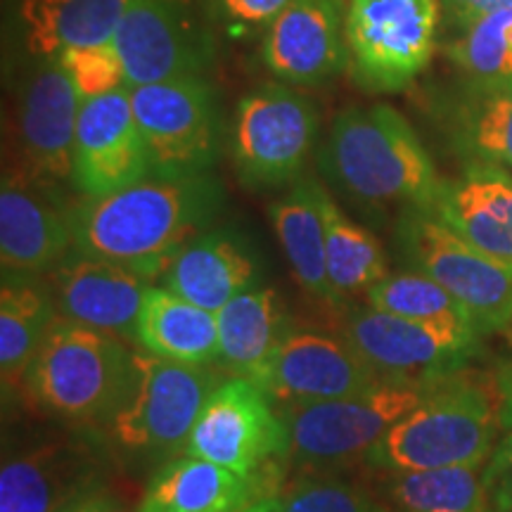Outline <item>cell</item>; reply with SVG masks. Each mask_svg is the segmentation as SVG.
Returning a JSON list of instances; mask_svg holds the SVG:
<instances>
[{"label": "cell", "mask_w": 512, "mask_h": 512, "mask_svg": "<svg viewBox=\"0 0 512 512\" xmlns=\"http://www.w3.org/2000/svg\"><path fill=\"white\" fill-rule=\"evenodd\" d=\"M221 204L223 188L211 174L147 176L110 195L86 197L69 214L72 249L155 280L204 233Z\"/></svg>", "instance_id": "obj_1"}, {"label": "cell", "mask_w": 512, "mask_h": 512, "mask_svg": "<svg viewBox=\"0 0 512 512\" xmlns=\"http://www.w3.org/2000/svg\"><path fill=\"white\" fill-rule=\"evenodd\" d=\"M318 162L337 190L370 209L403 204L430 211L441 183L418 133L389 105L339 112Z\"/></svg>", "instance_id": "obj_2"}, {"label": "cell", "mask_w": 512, "mask_h": 512, "mask_svg": "<svg viewBox=\"0 0 512 512\" xmlns=\"http://www.w3.org/2000/svg\"><path fill=\"white\" fill-rule=\"evenodd\" d=\"M501 425V401L482 382L444 377L384 434L368 463L384 472L484 465Z\"/></svg>", "instance_id": "obj_3"}, {"label": "cell", "mask_w": 512, "mask_h": 512, "mask_svg": "<svg viewBox=\"0 0 512 512\" xmlns=\"http://www.w3.org/2000/svg\"><path fill=\"white\" fill-rule=\"evenodd\" d=\"M131 356L119 337L57 316L29 368L31 392L69 420L114 415L131 384Z\"/></svg>", "instance_id": "obj_4"}, {"label": "cell", "mask_w": 512, "mask_h": 512, "mask_svg": "<svg viewBox=\"0 0 512 512\" xmlns=\"http://www.w3.org/2000/svg\"><path fill=\"white\" fill-rule=\"evenodd\" d=\"M396 240L408 264L463 306L479 335H512V268L458 238L425 209H403Z\"/></svg>", "instance_id": "obj_5"}, {"label": "cell", "mask_w": 512, "mask_h": 512, "mask_svg": "<svg viewBox=\"0 0 512 512\" xmlns=\"http://www.w3.org/2000/svg\"><path fill=\"white\" fill-rule=\"evenodd\" d=\"M430 389L432 384L377 382L344 399L290 406L285 411L287 456L313 465L368 456L396 422L420 406Z\"/></svg>", "instance_id": "obj_6"}, {"label": "cell", "mask_w": 512, "mask_h": 512, "mask_svg": "<svg viewBox=\"0 0 512 512\" xmlns=\"http://www.w3.org/2000/svg\"><path fill=\"white\" fill-rule=\"evenodd\" d=\"M128 98L150 157V176L211 174L219 159L221 119L214 88L202 74L128 88Z\"/></svg>", "instance_id": "obj_7"}, {"label": "cell", "mask_w": 512, "mask_h": 512, "mask_svg": "<svg viewBox=\"0 0 512 512\" xmlns=\"http://www.w3.org/2000/svg\"><path fill=\"white\" fill-rule=\"evenodd\" d=\"M316 102L285 83H264L242 95L235 110V169L252 188H278L302 178L318 140Z\"/></svg>", "instance_id": "obj_8"}, {"label": "cell", "mask_w": 512, "mask_h": 512, "mask_svg": "<svg viewBox=\"0 0 512 512\" xmlns=\"http://www.w3.org/2000/svg\"><path fill=\"white\" fill-rule=\"evenodd\" d=\"M439 0H349L347 41L354 76L370 91H401L437 48Z\"/></svg>", "instance_id": "obj_9"}, {"label": "cell", "mask_w": 512, "mask_h": 512, "mask_svg": "<svg viewBox=\"0 0 512 512\" xmlns=\"http://www.w3.org/2000/svg\"><path fill=\"white\" fill-rule=\"evenodd\" d=\"M479 332L472 328L422 323L373 306L351 311L344 339L366 358L382 382L434 384L479 354Z\"/></svg>", "instance_id": "obj_10"}, {"label": "cell", "mask_w": 512, "mask_h": 512, "mask_svg": "<svg viewBox=\"0 0 512 512\" xmlns=\"http://www.w3.org/2000/svg\"><path fill=\"white\" fill-rule=\"evenodd\" d=\"M131 384L112 415L114 437L136 451H166L188 444L204 403L216 389L207 366L166 361L152 354L131 356Z\"/></svg>", "instance_id": "obj_11"}, {"label": "cell", "mask_w": 512, "mask_h": 512, "mask_svg": "<svg viewBox=\"0 0 512 512\" xmlns=\"http://www.w3.org/2000/svg\"><path fill=\"white\" fill-rule=\"evenodd\" d=\"M271 396L245 377L216 384L192 427L185 456L209 460L252 479L273 456L287 453V425Z\"/></svg>", "instance_id": "obj_12"}, {"label": "cell", "mask_w": 512, "mask_h": 512, "mask_svg": "<svg viewBox=\"0 0 512 512\" xmlns=\"http://www.w3.org/2000/svg\"><path fill=\"white\" fill-rule=\"evenodd\" d=\"M112 43L126 88L200 76L214 53L183 0H128Z\"/></svg>", "instance_id": "obj_13"}, {"label": "cell", "mask_w": 512, "mask_h": 512, "mask_svg": "<svg viewBox=\"0 0 512 512\" xmlns=\"http://www.w3.org/2000/svg\"><path fill=\"white\" fill-rule=\"evenodd\" d=\"M261 62L275 79L318 86L351 62L344 0H292L266 27Z\"/></svg>", "instance_id": "obj_14"}, {"label": "cell", "mask_w": 512, "mask_h": 512, "mask_svg": "<svg viewBox=\"0 0 512 512\" xmlns=\"http://www.w3.org/2000/svg\"><path fill=\"white\" fill-rule=\"evenodd\" d=\"M150 176V157L128 88L86 100L74 140L72 181L86 197L124 190Z\"/></svg>", "instance_id": "obj_15"}, {"label": "cell", "mask_w": 512, "mask_h": 512, "mask_svg": "<svg viewBox=\"0 0 512 512\" xmlns=\"http://www.w3.org/2000/svg\"><path fill=\"white\" fill-rule=\"evenodd\" d=\"M382 382L349 339L290 330L275 351L261 389L287 408L358 394Z\"/></svg>", "instance_id": "obj_16"}, {"label": "cell", "mask_w": 512, "mask_h": 512, "mask_svg": "<svg viewBox=\"0 0 512 512\" xmlns=\"http://www.w3.org/2000/svg\"><path fill=\"white\" fill-rule=\"evenodd\" d=\"M100 460L83 441H43L0 470V512H67L95 489Z\"/></svg>", "instance_id": "obj_17"}, {"label": "cell", "mask_w": 512, "mask_h": 512, "mask_svg": "<svg viewBox=\"0 0 512 512\" xmlns=\"http://www.w3.org/2000/svg\"><path fill=\"white\" fill-rule=\"evenodd\" d=\"M152 280L114 261L72 249L55 268L53 290L60 316L119 339H136L143 299Z\"/></svg>", "instance_id": "obj_18"}, {"label": "cell", "mask_w": 512, "mask_h": 512, "mask_svg": "<svg viewBox=\"0 0 512 512\" xmlns=\"http://www.w3.org/2000/svg\"><path fill=\"white\" fill-rule=\"evenodd\" d=\"M430 214L458 238L512 268V171L467 162L439 183Z\"/></svg>", "instance_id": "obj_19"}, {"label": "cell", "mask_w": 512, "mask_h": 512, "mask_svg": "<svg viewBox=\"0 0 512 512\" xmlns=\"http://www.w3.org/2000/svg\"><path fill=\"white\" fill-rule=\"evenodd\" d=\"M72 249L69 216L36 195L15 174L0 188V264L3 278H38Z\"/></svg>", "instance_id": "obj_20"}, {"label": "cell", "mask_w": 512, "mask_h": 512, "mask_svg": "<svg viewBox=\"0 0 512 512\" xmlns=\"http://www.w3.org/2000/svg\"><path fill=\"white\" fill-rule=\"evenodd\" d=\"M81 105V95L57 57L43 62L22 105L24 152L36 174L55 181L72 178Z\"/></svg>", "instance_id": "obj_21"}, {"label": "cell", "mask_w": 512, "mask_h": 512, "mask_svg": "<svg viewBox=\"0 0 512 512\" xmlns=\"http://www.w3.org/2000/svg\"><path fill=\"white\" fill-rule=\"evenodd\" d=\"M259 261L235 230H204L185 245L164 273V287L204 311L219 313L254 287Z\"/></svg>", "instance_id": "obj_22"}, {"label": "cell", "mask_w": 512, "mask_h": 512, "mask_svg": "<svg viewBox=\"0 0 512 512\" xmlns=\"http://www.w3.org/2000/svg\"><path fill=\"white\" fill-rule=\"evenodd\" d=\"M219 358L233 377L261 387L275 351L290 332V320L273 287H249L216 313Z\"/></svg>", "instance_id": "obj_23"}, {"label": "cell", "mask_w": 512, "mask_h": 512, "mask_svg": "<svg viewBox=\"0 0 512 512\" xmlns=\"http://www.w3.org/2000/svg\"><path fill=\"white\" fill-rule=\"evenodd\" d=\"M320 190H323V185L313 181L311 176L299 178L283 197H278L268 207V216H271L280 249H283L299 287L320 302L339 306L342 299L332 290L328 278Z\"/></svg>", "instance_id": "obj_24"}, {"label": "cell", "mask_w": 512, "mask_h": 512, "mask_svg": "<svg viewBox=\"0 0 512 512\" xmlns=\"http://www.w3.org/2000/svg\"><path fill=\"white\" fill-rule=\"evenodd\" d=\"M136 342L166 361L209 366L219 358L216 313L204 311L166 287L152 285L143 299Z\"/></svg>", "instance_id": "obj_25"}, {"label": "cell", "mask_w": 512, "mask_h": 512, "mask_svg": "<svg viewBox=\"0 0 512 512\" xmlns=\"http://www.w3.org/2000/svg\"><path fill=\"white\" fill-rule=\"evenodd\" d=\"M126 8L128 0H19L27 46L43 60L112 43Z\"/></svg>", "instance_id": "obj_26"}, {"label": "cell", "mask_w": 512, "mask_h": 512, "mask_svg": "<svg viewBox=\"0 0 512 512\" xmlns=\"http://www.w3.org/2000/svg\"><path fill=\"white\" fill-rule=\"evenodd\" d=\"M252 479L202 458H178L164 465L147 486L138 512H242Z\"/></svg>", "instance_id": "obj_27"}, {"label": "cell", "mask_w": 512, "mask_h": 512, "mask_svg": "<svg viewBox=\"0 0 512 512\" xmlns=\"http://www.w3.org/2000/svg\"><path fill=\"white\" fill-rule=\"evenodd\" d=\"M53 302L36 278H3L0 290V373L3 384L29 375L55 320Z\"/></svg>", "instance_id": "obj_28"}, {"label": "cell", "mask_w": 512, "mask_h": 512, "mask_svg": "<svg viewBox=\"0 0 512 512\" xmlns=\"http://www.w3.org/2000/svg\"><path fill=\"white\" fill-rule=\"evenodd\" d=\"M320 209L325 223V252H328V278L337 297L368 294L389 275L382 242L337 207L328 190H320Z\"/></svg>", "instance_id": "obj_29"}, {"label": "cell", "mask_w": 512, "mask_h": 512, "mask_svg": "<svg viewBox=\"0 0 512 512\" xmlns=\"http://www.w3.org/2000/svg\"><path fill=\"white\" fill-rule=\"evenodd\" d=\"M453 138L467 162L512 171V81L501 86H470L453 110Z\"/></svg>", "instance_id": "obj_30"}, {"label": "cell", "mask_w": 512, "mask_h": 512, "mask_svg": "<svg viewBox=\"0 0 512 512\" xmlns=\"http://www.w3.org/2000/svg\"><path fill=\"white\" fill-rule=\"evenodd\" d=\"M394 512H491L482 465L387 472Z\"/></svg>", "instance_id": "obj_31"}, {"label": "cell", "mask_w": 512, "mask_h": 512, "mask_svg": "<svg viewBox=\"0 0 512 512\" xmlns=\"http://www.w3.org/2000/svg\"><path fill=\"white\" fill-rule=\"evenodd\" d=\"M368 306L394 316L422 320V323L448 325V328H472L463 306L441 287L437 280L420 271L389 273L368 294ZM479 332V330H477Z\"/></svg>", "instance_id": "obj_32"}, {"label": "cell", "mask_w": 512, "mask_h": 512, "mask_svg": "<svg viewBox=\"0 0 512 512\" xmlns=\"http://www.w3.org/2000/svg\"><path fill=\"white\" fill-rule=\"evenodd\" d=\"M453 62L470 86H501L512 81V8L491 10L460 29L451 46Z\"/></svg>", "instance_id": "obj_33"}, {"label": "cell", "mask_w": 512, "mask_h": 512, "mask_svg": "<svg viewBox=\"0 0 512 512\" xmlns=\"http://www.w3.org/2000/svg\"><path fill=\"white\" fill-rule=\"evenodd\" d=\"M278 512H394L361 486L342 479H309L278 498Z\"/></svg>", "instance_id": "obj_34"}, {"label": "cell", "mask_w": 512, "mask_h": 512, "mask_svg": "<svg viewBox=\"0 0 512 512\" xmlns=\"http://www.w3.org/2000/svg\"><path fill=\"white\" fill-rule=\"evenodd\" d=\"M57 62L62 64V69L72 79L83 102L126 88V74L114 43L69 48L57 55Z\"/></svg>", "instance_id": "obj_35"}, {"label": "cell", "mask_w": 512, "mask_h": 512, "mask_svg": "<svg viewBox=\"0 0 512 512\" xmlns=\"http://www.w3.org/2000/svg\"><path fill=\"white\" fill-rule=\"evenodd\" d=\"M484 486L489 494L491 512L512 510V427L505 434L494 451L484 470Z\"/></svg>", "instance_id": "obj_36"}, {"label": "cell", "mask_w": 512, "mask_h": 512, "mask_svg": "<svg viewBox=\"0 0 512 512\" xmlns=\"http://www.w3.org/2000/svg\"><path fill=\"white\" fill-rule=\"evenodd\" d=\"M223 15L242 27H268L292 0H216Z\"/></svg>", "instance_id": "obj_37"}, {"label": "cell", "mask_w": 512, "mask_h": 512, "mask_svg": "<svg viewBox=\"0 0 512 512\" xmlns=\"http://www.w3.org/2000/svg\"><path fill=\"white\" fill-rule=\"evenodd\" d=\"M439 3L446 12L448 22L458 29H465L467 24H472L477 17L491 10L512 8V0H439Z\"/></svg>", "instance_id": "obj_38"}, {"label": "cell", "mask_w": 512, "mask_h": 512, "mask_svg": "<svg viewBox=\"0 0 512 512\" xmlns=\"http://www.w3.org/2000/svg\"><path fill=\"white\" fill-rule=\"evenodd\" d=\"M498 389H501V425L512 427V361L505 366L498 380Z\"/></svg>", "instance_id": "obj_39"}, {"label": "cell", "mask_w": 512, "mask_h": 512, "mask_svg": "<svg viewBox=\"0 0 512 512\" xmlns=\"http://www.w3.org/2000/svg\"><path fill=\"white\" fill-rule=\"evenodd\" d=\"M67 512H117V508H114L107 498L91 496V498H86V501H81L79 505H74V508Z\"/></svg>", "instance_id": "obj_40"}, {"label": "cell", "mask_w": 512, "mask_h": 512, "mask_svg": "<svg viewBox=\"0 0 512 512\" xmlns=\"http://www.w3.org/2000/svg\"><path fill=\"white\" fill-rule=\"evenodd\" d=\"M242 512H278V498H261V501H252Z\"/></svg>", "instance_id": "obj_41"}, {"label": "cell", "mask_w": 512, "mask_h": 512, "mask_svg": "<svg viewBox=\"0 0 512 512\" xmlns=\"http://www.w3.org/2000/svg\"><path fill=\"white\" fill-rule=\"evenodd\" d=\"M505 512H512V510H505Z\"/></svg>", "instance_id": "obj_42"}]
</instances>
